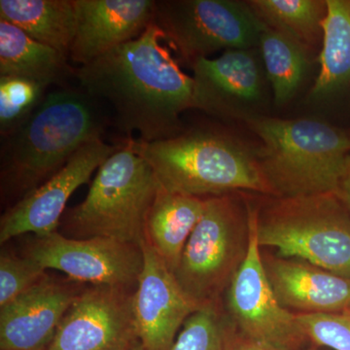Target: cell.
Wrapping results in <instances>:
<instances>
[{"label": "cell", "mask_w": 350, "mask_h": 350, "mask_svg": "<svg viewBox=\"0 0 350 350\" xmlns=\"http://www.w3.org/2000/svg\"><path fill=\"white\" fill-rule=\"evenodd\" d=\"M163 43L152 23L139 38L75 68L80 89L113 108L126 138L137 133L142 142H154L184 131L180 116L192 109L194 81Z\"/></svg>", "instance_id": "1"}, {"label": "cell", "mask_w": 350, "mask_h": 350, "mask_svg": "<svg viewBox=\"0 0 350 350\" xmlns=\"http://www.w3.org/2000/svg\"><path fill=\"white\" fill-rule=\"evenodd\" d=\"M101 105L81 89L47 93L22 126L1 137L2 200L14 206L63 169L83 145L103 138L108 118Z\"/></svg>", "instance_id": "2"}, {"label": "cell", "mask_w": 350, "mask_h": 350, "mask_svg": "<svg viewBox=\"0 0 350 350\" xmlns=\"http://www.w3.org/2000/svg\"><path fill=\"white\" fill-rule=\"evenodd\" d=\"M129 138L165 190L199 198L230 193L275 197L262 174L257 149L220 129L198 126L154 142Z\"/></svg>", "instance_id": "3"}, {"label": "cell", "mask_w": 350, "mask_h": 350, "mask_svg": "<svg viewBox=\"0 0 350 350\" xmlns=\"http://www.w3.org/2000/svg\"><path fill=\"white\" fill-rule=\"evenodd\" d=\"M259 137L258 160L275 197L337 192L350 157V133L317 119L269 115L246 121Z\"/></svg>", "instance_id": "4"}, {"label": "cell", "mask_w": 350, "mask_h": 350, "mask_svg": "<svg viewBox=\"0 0 350 350\" xmlns=\"http://www.w3.org/2000/svg\"><path fill=\"white\" fill-rule=\"evenodd\" d=\"M250 199L260 247L350 278V214L335 193Z\"/></svg>", "instance_id": "5"}, {"label": "cell", "mask_w": 350, "mask_h": 350, "mask_svg": "<svg viewBox=\"0 0 350 350\" xmlns=\"http://www.w3.org/2000/svg\"><path fill=\"white\" fill-rule=\"evenodd\" d=\"M159 187L153 170L126 138L98 167L81 204L64 211L59 232L69 239L105 238L142 245Z\"/></svg>", "instance_id": "6"}, {"label": "cell", "mask_w": 350, "mask_h": 350, "mask_svg": "<svg viewBox=\"0 0 350 350\" xmlns=\"http://www.w3.org/2000/svg\"><path fill=\"white\" fill-rule=\"evenodd\" d=\"M250 243L246 193L206 198V208L184 247L175 280L200 308L223 301L247 256Z\"/></svg>", "instance_id": "7"}, {"label": "cell", "mask_w": 350, "mask_h": 350, "mask_svg": "<svg viewBox=\"0 0 350 350\" xmlns=\"http://www.w3.org/2000/svg\"><path fill=\"white\" fill-rule=\"evenodd\" d=\"M154 23L189 66L217 51L259 47L266 27L238 0H160Z\"/></svg>", "instance_id": "8"}, {"label": "cell", "mask_w": 350, "mask_h": 350, "mask_svg": "<svg viewBox=\"0 0 350 350\" xmlns=\"http://www.w3.org/2000/svg\"><path fill=\"white\" fill-rule=\"evenodd\" d=\"M246 200L250 211V248L243 266L226 291L223 299L226 312L244 338L282 350H304L310 344L297 315L280 306L267 278L250 193H246Z\"/></svg>", "instance_id": "9"}, {"label": "cell", "mask_w": 350, "mask_h": 350, "mask_svg": "<svg viewBox=\"0 0 350 350\" xmlns=\"http://www.w3.org/2000/svg\"><path fill=\"white\" fill-rule=\"evenodd\" d=\"M193 70L192 109L222 121H246L266 114L271 85L259 48L225 51L202 57Z\"/></svg>", "instance_id": "10"}, {"label": "cell", "mask_w": 350, "mask_h": 350, "mask_svg": "<svg viewBox=\"0 0 350 350\" xmlns=\"http://www.w3.org/2000/svg\"><path fill=\"white\" fill-rule=\"evenodd\" d=\"M22 255L46 271H63L75 282L133 291L144 265L139 244L105 238L69 239L59 231L45 236L31 234Z\"/></svg>", "instance_id": "11"}, {"label": "cell", "mask_w": 350, "mask_h": 350, "mask_svg": "<svg viewBox=\"0 0 350 350\" xmlns=\"http://www.w3.org/2000/svg\"><path fill=\"white\" fill-rule=\"evenodd\" d=\"M133 290L85 286L66 314L48 350H128L140 342Z\"/></svg>", "instance_id": "12"}, {"label": "cell", "mask_w": 350, "mask_h": 350, "mask_svg": "<svg viewBox=\"0 0 350 350\" xmlns=\"http://www.w3.org/2000/svg\"><path fill=\"white\" fill-rule=\"evenodd\" d=\"M120 146L105 144L103 138L83 145L63 169L7 209L0 219V244L27 234L45 236L57 231L69 198Z\"/></svg>", "instance_id": "13"}, {"label": "cell", "mask_w": 350, "mask_h": 350, "mask_svg": "<svg viewBox=\"0 0 350 350\" xmlns=\"http://www.w3.org/2000/svg\"><path fill=\"white\" fill-rule=\"evenodd\" d=\"M144 265L133 293V315L144 350H170L186 320L200 308L184 293L174 273L144 241Z\"/></svg>", "instance_id": "14"}, {"label": "cell", "mask_w": 350, "mask_h": 350, "mask_svg": "<svg viewBox=\"0 0 350 350\" xmlns=\"http://www.w3.org/2000/svg\"><path fill=\"white\" fill-rule=\"evenodd\" d=\"M46 275L0 308V350H48L64 314L85 286Z\"/></svg>", "instance_id": "15"}, {"label": "cell", "mask_w": 350, "mask_h": 350, "mask_svg": "<svg viewBox=\"0 0 350 350\" xmlns=\"http://www.w3.org/2000/svg\"><path fill=\"white\" fill-rule=\"evenodd\" d=\"M155 0H73L75 36L69 59L91 63L142 36L154 23Z\"/></svg>", "instance_id": "16"}, {"label": "cell", "mask_w": 350, "mask_h": 350, "mask_svg": "<svg viewBox=\"0 0 350 350\" xmlns=\"http://www.w3.org/2000/svg\"><path fill=\"white\" fill-rule=\"evenodd\" d=\"M265 273L276 300L296 315L350 310V278L317 265L261 248Z\"/></svg>", "instance_id": "17"}, {"label": "cell", "mask_w": 350, "mask_h": 350, "mask_svg": "<svg viewBox=\"0 0 350 350\" xmlns=\"http://www.w3.org/2000/svg\"><path fill=\"white\" fill-rule=\"evenodd\" d=\"M204 208L206 198L172 192L162 186L158 189L147 216L144 239L172 273Z\"/></svg>", "instance_id": "18"}, {"label": "cell", "mask_w": 350, "mask_h": 350, "mask_svg": "<svg viewBox=\"0 0 350 350\" xmlns=\"http://www.w3.org/2000/svg\"><path fill=\"white\" fill-rule=\"evenodd\" d=\"M68 59L63 53L0 20V76L23 78L46 89L64 88L75 73Z\"/></svg>", "instance_id": "19"}, {"label": "cell", "mask_w": 350, "mask_h": 350, "mask_svg": "<svg viewBox=\"0 0 350 350\" xmlns=\"http://www.w3.org/2000/svg\"><path fill=\"white\" fill-rule=\"evenodd\" d=\"M0 20L69 57L76 29L73 0H0Z\"/></svg>", "instance_id": "20"}, {"label": "cell", "mask_w": 350, "mask_h": 350, "mask_svg": "<svg viewBox=\"0 0 350 350\" xmlns=\"http://www.w3.org/2000/svg\"><path fill=\"white\" fill-rule=\"evenodd\" d=\"M319 63L310 100H329L350 89V0H327Z\"/></svg>", "instance_id": "21"}, {"label": "cell", "mask_w": 350, "mask_h": 350, "mask_svg": "<svg viewBox=\"0 0 350 350\" xmlns=\"http://www.w3.org/2000/svg\"><path fill=\"white\" fill-rule=\"evenodd\" d=\"M259 50L275 105H287L305 81L310 68L312 52L280 32L265 27L260 36Z\"/></svg>", "instance_id": "22"}, {"label": "cell", "mask_w": 350, "mask_h": 350, "mask_svg": "<svg viewBox=\"0 0 350 350\" xmlns=\"http://www.w3.org/2000/svg\"><path fill=\"white\" fill-rule=\"evenodd\" d=\"M262 24L300 43L310 52L323 41L327 0H247Z\"/></svg>", "instance_id": "23"}, {"label": "cell", "mask_w": 350, "mask_h": 350, "mask_svg": "<svg viewBox=\"0 0 350 350\" xmlns=\"http://www.w3.org/2000/svg\"><path fill=\"white\" fill-rule=\"evenodd\" d=\"M237 333L224 301H218L202 306L186 320L170 350H231Z\"/></svg>", "instance_id": "24"}, {"label": "cell", "mask_w": 350, "mask_h": 350, "mask_svg": "<svg viewBox=\"0 0 350 350\" xmlns=\"http://www.w3.org/2000/svg\"><path fill=\"white\" fill-rule=\"evenodd\" d=\"M46 88L23 78L0 76V135H10L33 114Z\"/></svg>", "instance_id": "25"}, {"label": "cell", "mask_w": 350, "mask_h": 350, "mask_svg": "<svg viewBox=\"0 0 350 350\" xmlns=\"http://www.w3.org/2000/svg\"><path fill=\"white\" fill-rule=\"evenodd\" d=\"M47 275L38 262L24 255L1 251L0 255V308L33 287Z\"/></svg>", "instance_id": "26"}, {"label": "cell", "mask_w": 350, "mask_h": 350, "mask_svg": "<svg viewBox=\"0 0 350 350\" xmlns=\"http://www.w3.org/2000/svg\"><path fill=\"white\" fill-rule=\"evenodd\" d=\"M308 342L319 349L350 350V310L297 315Z\"/></svg>", "instance_id": "27"}, {"label": "cell", "mask_w": 350, "mask_h": 350, "mask_svg": "<svg viewBox=\"0 0 350 350\" xmlns=\"http://www.w3.org/2000/svg\"><path fill=\"white\" fill-rule=\"evenodd\" d=\"M336 195L350 214V157L349 161H347L344 174L338 181Z\"/></svg>", "instance_id": "28"}, {"label": "cell", "mask_w": 350, "mask_h": 350, "mask_svg": "<svg viewBox=\"0 0 350 350\" xmlns=\"http://www.w3.org/2000/svg\"><path fill=\"white\" fill-rule=\"evenodd\" d=\"M231 350H282L276 349L271 345L262 344V342H255V340H250L243 337L241 334L237 333L232 342Z\"/></svg>", "instance_id": "29"}, {"label": "cell", "mask_w": 350, "mask_h": 350, "mask_svg": "<svg viewBox=\"0 0 350 350\" xmlns=\"http://www.w3.org/2000/svg\"><path fill=\"white\" fill-rule=\"evenodd\" d=\"M128 350H144V349L140 342H137V345H133V347H131V349Z\"/></svg>", "instance_id": "30"}, {"label": "cell", "mask_w": 350, "mask_h": 350, "mask_svg": "<svg viewBox=\"0 0 350 350\" xmlns=\"http://www.w3.org/2000/svg\"><path fill=\"white\" fill-rule=\"evenodd\" d=\"M321 349H319V347H314V345H310L308 347H306L304 350H320Z\"/></svg>", "instance_id": "31"}]
</instances>
